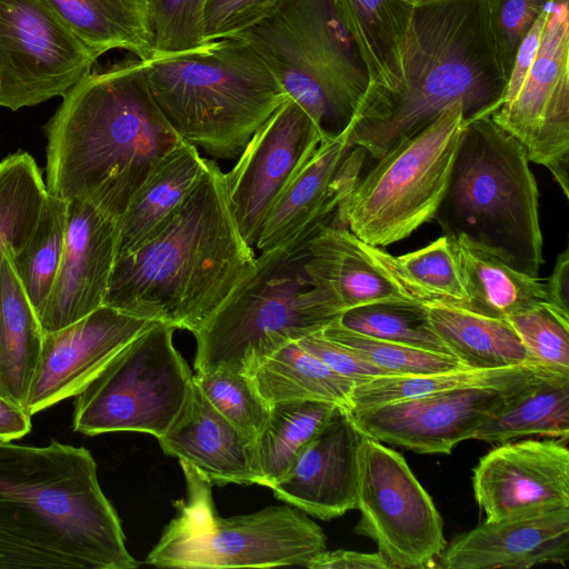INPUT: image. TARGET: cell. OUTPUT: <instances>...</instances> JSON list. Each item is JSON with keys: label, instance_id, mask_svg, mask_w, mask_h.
Segmentation results:
<instances>
[{"label": "cell", "instance_id": "obj_1", "mask_svg": "<svg viewBox=\"0 0 569 569\" xmlns=\"http://www.w3.org/2000/svg\"><path fill=\"white\" fill-rule=\"evenodd\" d=\"M47 130L46 186L119 220L180 137L149 89L141 60L91 71L63 97Z\"/></svg>", "mask_w": 569, "mask_h": 569}, {"label": "cell", "instance_id": "obj_2", "mask_svg": "<svg viewBox=\"0 0 569 569\" xmlns=\"http://www.w3.org/2000/svg\"><path fill=\"white\" fill-rule=\"evenodd\" d=\"M91 452L0 441V569H133Z\"/></svg>", "mask_w": 569, "mask_h": 569}, {"label": "cell", "instance_id": "obj_3", "mask_svg": "<svg viewBox=\"0 0 569 569\" xmlns=\"http://www.w3.org/2000/svg\"><path fill=\"white\" fill-rule=\"evenodd\" d=\"M505 78L489 31L486 0H440L416 7L400 77L368 88L350 123L349 144L373 160L460 103L465 120L491 114Z\"/></svg>", "mask_w": 569, "mask_h": 569}, {"label": "cell", "instance_id": "obj_4", "mask_svg": "<svg viewBox=\"0 0 569 569\" xmlns=\"http://www.w3.org/2000/svg\"><path fill=\"white\" fill-rule=\"evenodd\" d=\"M254 260L232 214L224 172L208 160L177 210L139 248L116 259L104 305L193 333Z\"/></svg>", "mask_w": 569, "mask_h": 569}, {"label": "cell", "instance_id": "obj_5", "mask_svg": "<svg viewBox=\"0 0 569 569\" xmlns=\"http://www.w3.org/2000/svg\"><path fill=\"white\" fill-rule=\"evenodd\" d=\"M142 63L151 94L172 129L216 159L238 157L288 98L238 36Z\"/></svg>", "mask_w": 569, "mask_h": 569}, {"label": "cell", "instance_id": "obj_6", "mask_svg": "<svg viewBox=\"0 0 569 569\" xmlns=\"http://www.w3.org/2000/svg\"><path fill=\"white\" fill-rule=\"evenodd\" d=\"M316 231L256 257L252 269L193 332L196 372L251 375L283 346L340 319L345 311L303 269L307 243Z\"/></svg>", "mask_w": 569, "mask_h": 569}, {"label": "cell", "instance_id": "obj_7", "mask_svg": "<svg viewBox=\"0 0 569 569\" xmlns=\"http://www.w3.org/2000/svg\"><path fill=\"white\" fill-rule=\"evenodd\" d=\"M521 144L491 118L465 122L447 192L435 219L442 234L492 248L538 277L545 262L539 191Z\"/></svg>", "mask_w": 569, "mask_h": 569}, {"label": "cell", "instance_id": "obj_8", "mask_svg": "<svg viewBox=\"0 0 569 569\" xmlns=\"http://www.w3.org/2000/svg\"><path fill=\"white\" fill-rule=\"evenodd\" d=\"M247 41L323 138L348 129L370 79L332 0H279Z\"/></svg>", "mask_w": 569, "mask_h": 569}, {"label": "cell", "instance_id": "obj_9", "mask_svg": "<svg viewBox=\"0 0 569 569\" xmlns=\"http://www.w3.org/2000/svg\"><path fill=\"white\" fill-rule=\"evenodd\" d=\"M180 465L188 503L164 529L146 563L183 569L306 567L326 550L321 527L290 505L219 517L211 502L210 483L191 467Z\"/></svg>", "mask_w": 569, "mask_h": 569}, {"label": "cell", "instance_id": "obj_10", "mask_svg": "<svg viewBox=\"0 0 569 569\" xmlns=\"http://www.w3.org/2000/svg\"><path fill=\"white\" fill-rule=\"evenodd\" d=\"M465 122L462 106L455 103L377 159L348 197L349 230L367 244L383 248L435 219L450 182Z\"/></svg>", "mask_w": 569, "mask_h": 569}, {"label": "cell", "instance_id": "obj_11", "mask_svg": "<svg viewBox=\"0 0 569 569\" xmlns=\"http://www.w3.org/2000/svg\"><path fill=\"white\" fill-rule=\"evenodd\" d=\"M174 328L154 321L76 396L73 431H138L161 437L183 407L191 371L173 346Z\"/></svg>", "mask_w": 569, "mask_h": 569}, {"label": "cell", "instance_id": "obj_12", "mask_svg": "<svg viewBox=\"0 0 569 569\" xmlns=\"http://www.w3.org/2000/svg\"><path fill=\"white\" fill-rule=\"evenodd\" d=\"M355 532L377 543L390 569L435 568L447 546L443 521L403 456L363 436Z\"/></svg>", "mask_w": 569, "mask_h": 569}, {"label": "cell", "instance_id": "obj_13", "mask_svg": "<svg viewBox=\"0 0 569 569\" xmlns=\"http://www.w3.org/2000/svg\"><path fill=\"white\" fill-rule=\"evenodd\" d=\"M97 59L43 0H0V107L63 97Z\"/></svg>", "mask_w": 569, "mask_h": 569}, {"label": "cell", "instance_id": "obj_14", "mask_svg": "<svg viewBox=\"0 0 569 569\" xmlns=\"http://www.w3.org/2000/svg\"><path fill=\"white\" fill-rule=\"evenodd\" d=\"M492 120L546 167L569 197V0H550L540 44L516 96Z\"/></svg>", "mask_w": 569, "mask_h": 569}, {"label": "cell", "instance_id": "obj_15", "mask_svg": "<svg viewBox=\"0 0 569 569\" xmlns=\"http://www.w3.org/2000/svg\"><path fill=\"white\" fill-rule=\"evenodd\" d=\"M322 139L310 116L288 97L224 173L232 214L249 246L256 244L271 208Z\"/></svg>", "mask_w": 569, "mask_h": 569}, {"label": "cell", "instance_id": "obj_16", "mask_svg": "<svg viewBox=\"0 0 569 569\" xmlns=\"http://www.w3.org/2000/svg\"><path fill=\"white\" fill-rule=\"evenodd\" d=\"M522 387L459 389L349 413L363 436L382 443L449 455L459 442L473 439L480 426Z\"/></svg>", "mask_w": 569, "mask_h": 569}, {"label": "cell", "instance_id": "obj_17", "mask_svg": "<svg viewBox=\"0 0 569 569\" xmlns=\"http://www.w3.org/2000/svg\"><path fill=\"white\" fill-rule=\"evenodd\" d=\"M153 322L103 305L64 328L44 332L26 411L32 416L76 397Z\"/></svg>", "mask_w": 569, "mask_h": 569}, {"label": "cell", "instance_id": "obj_18", "mask_svg": "<svg viewBox=\"0 0 569 569\" xmlns=\"http://www.w3.org/2000/svg\"><path fill=\"white\" fill-rule=\"evenodd\" d=\"M350 126L323 138L271 208L254 247L268 251L345 214L348 197L367 154L352 148Z\"/></svg>", "mask_w": 569, "mask_h": 569}, {"label": "cell", "instance_id": "obj_19", "mask_svg": "<svg viewBox=\"0 0 569 569\" xmlns=\"http://www.w3.org/2000/svg\"><path fill=\"white\" fill-rule=\"evenodd\" d=\"M472 487L488 521L533 507L569 506L567 440L499 443L473 468Z\"/></svg>", "mask_w": 569, "mask_h": 569}, {"label": "cell", "instance_id": "obj_20", "mask_svg": "<svg viewBox=\"0 0 569 569\" xmlns=\"http://www.w3.org/2000/svg\"><path fill=\"white\" fill-rule=\"evenodd\" d=\"M117 237V221L93 203L67 201L63 252L39 319L43 333L64 328L104 305Z\"/></svg>", "mask_w": 569, "mask_h": 569}, {"label": "cell", "instance_id": "obj_21", "mask_svg": "<svg viewBox=\"0 0 569 569\" xmlns=\"http://www.w3.org/2000/svg\"><path fill=\"white\" fill-rule=\"evenodd\" d=\"M362 437L349 411L337 407L270 487L274 497L321 520L356 509Z\"/></svg>", "mask_w": 569, "mask_h": 569}, {"label": "cell", "instance_id": "obj_22", "mask_svg": "<svg viewBox=\"0 0 569 569\" xmlns=\"http://www.w3.org/2000/svg\"><path fill=\"white\" fill-rule=\"evenodd\" d=\"M569 558V506H540L485 520L437 558L442 569H527Z\"/></svg>", "mask_w": 569, "mask_h": 569}, {"label": "cell", "instance_id": "obj_23", "mask_svg": "<svg viewBox=\"0 0 569 569\" xmlns=\"http://www.w3.org/2000/svg\"><path fill=\"white\" fill-rule=\"evenodd\" d=\"M157 439L166 455L191 467L210 485H261L256 441L227 420L193 379L180 412Z\"/></svg>", "mask_w": 569, "mask_h": 569}, {"label": "cell", "instance_id": "obj_24", "mask_svg": "<svg viewBox=\"0 0 569 569\" xmlns=\"http://www.w3.org/2000/svg\"><path fill=\"white\" fill-rule=\"evenodd\" d=\"M303 269L343 311L377 302H417L370 254L341 214L308 240ZM421 305V303H420Z\"/></svg>", "mask_w": 569, "mask_h": 569}, {"label": "cell", "instance_id": "obj_25", "mask_svg": "<svg viewBox=\"0 0 569 569\" xmlns=\"http://www.w3.org/2000/svg\"><path fill=\"white\" fill-rule=\"evenodd\" d=\"M451 239L468 295V311L508 319L550 303L545 279L520 271L495 249L463 234Z\"/></svg>", "mask_w": 569, "mask_h": 569}, {"label": "cell", "instance_id": "obj_26", "mask_svg": "<svg viewBox=\"0 0 569 569\" xmlns=\"http://www.w3.org/2000/svg\"><path fill=\"white\" fill-rule=\"evenodd\" d=\"M207 162L198 148L183 139L162 157L117 221L116 259L139 248L177 210Z\"/></svg>", "mask_w": 569, "mask_h": 569}, {"label": "cell", "instance_id": "obj_27", "mask_svg": "<svg viewBox=\"0 0 569 569\" xmlns=\"http://www.w3.org/2000/svg\"><path fill=\"white\" fill-rule=\"evenodd\" d=\"M332 1L366 63L368 88L393 87L416 7L403 0Z\"/></svg>", "mask_w": 569, "mask_h": 569}, {"label": "cell", "instance_id": "obj_28", "mask_svg": "<svg viewBox=\"0 0 569 569\" xmlns=\"http://www.w3.org/2000/svg\"><path fill=\"white\" fill-rule=\"evenodd\" d=\"M66 28L97 58L122 49L137 59L153 57L147 0H43Z\"/></svg>", "mask_w": 569, "mask_h": 569}, {"label": "cell", "instance_id": "obj_29", "mask_svg": "<svg viewBox=\"0 0 569 569\" xmlns=\"http://www.w3.org/2000/svg\"><path fill=\"white\" fill-rule=\"evenodd\" d=\"M42 329L9 259L0 267V396L26 407Z\"/></svg>", "mask_w": 569, "mask_h": 569}, {"label": "cell", "instance_id": "obj_30", "mask_svg": "<svg viewBox=\"0 0 569 569\" xmlns=\"http://www.w3.org/2000/svg\"><path fill=\"white\" fill-rule=\"evenodd\" d=\"M551 372L557 371L537 363H525L498 369L462 368L417 376H382L353 387L349 412L459 389L512 390Z\"/></svg>", "mask_w": 569, "mask_h": 569}, {"label": "cell", "instance_id": "obj_31", "mask_svg": "<svg viewBox=\"0 0 569 569\" xmlns=\"http://www.w3.org/2000/svg\"><path fill=\"white\" fill-rule=\"evenodd\" d=\"M530 436H569V373L541 376L518 391L477 430L473 439L507 442Z\"/></svg>", "mask_w": 569, "mask_h": 569}, {"label": "cell", "instance_id": "obj_32", "mask_svg": "<svg viewBox=\"0 0 569 569\" xmlns=\"http://www.w3.org/2000/svg\"><path fill=\"white\" fill-rule=\"evenodd\" d=\"M426 307L432 330L466 368L498 369L536 363L506 319L448 306Z\"/></svg>", "mask_w": 569, "mask_h": 569}, {"label": "cell", "instance_id": "obj_33", "mask_svg": "<svg viewBox=\"0 0 569 569\" xmlns=\"http://www.w3.org/2000/svg\"><path fill=\"white\" fill-rule=\"evenodd\" d=\"M250 376L270 405L317 400L350 411L349 398L356 385L331 370L297 341L266 358Z\"/></svg>", "mask_w": 569, "mask_h": 569}, {"label": "cell", "instance_id": "obj_34", "mask_svg": "<svg viewBox=\"0 0 569 569\" xmlns=\"http://www.w3.org/2000/svg\"><path fill=\"white\" fill-rule=\"evenodd\" d=\"M375 260L419 303L467 310L468 295L452 239L442 234L426 247L391 256L367 244Z\"/></svg>", "mask_w": 569, "mask_h": 569}, {"label": "cell", "instance_id": "obj_35", "mask_svg": "<svg viewBox=\"0 0 569 569\" xmlns=\"http://www.w3.org/2000/svg\"><path fill=\"white\" fill-rule=\"evenodd\" d=\"M337 407L317 400L271 405L269 419L256 439L262 486L270 488L284 475L298 451L321 429Z\"/></svg>", "mask_w": 569, "mask_h": 569}, {"label": "cell", "instance_id": "obj_36", "mask_svg": "<svg viewBox=\"0 0 569 569\" xmlns=\"http://www.w3.org/2000/svg\"><path fill=\"white\" fill-rule=\"evenodd\" d=\"M48 190L40 168L24 151L0 161V267L31 237Z\"/></svg>", "mask_w": 569, "mask_h": 569}, {"label": "cell", "instance_id": "obj_37", "mask_svg": "<svg viewBox=\"0 0 569 569\" xmlns=\"http://www.w3.org/2000/svg\"><path fill=\"white\" fill-rule=\"evenodd\" d=\"M67 201L48 192L37 226L21 250L9 253L12 268L40 319L60 266Z\"/></svg>", "mask_w": 569, "mask_h": 569}, {"label": "cell", "instance_id": "obj_38", "mask_svg": "<svg viewBox=\"0 0 569 569\" xmlns=\"http://www.w3.org/2000/svg\"><path fill=\"white\" fill-rule=\"evenodd\" d=\"M339 323L356 332L427 351L450 355L432 330L427 307L377 302L346 310ZM452 356V355H451Z\"/></svg>", "mask_w": 569, "mask_h": 569}, {"label": "cell", "instance_id": "obj_39", "mask_svg": "<svg viewBox=\"0 0 569 569\" xmlns=\"http://www.w3.org/2000/svg\"><path fill=\"white\" fill-rule=\"evenodd\" d=\"M192 379L227 420L256 441L269 419L271 405L261 396L250 375L213 370L197 372Z\"/></svg>", "mask_w": 569, "mask_h": 569}, {"label": "cell", "instance_id": "obj_40", "mask_svg": "<svg viewBox=\"0 0 569 569\" xmlns=\"http://www.w3.org/2000/svg\"><path fill=\"white\" fill-rule=\"evenodd\" d=\"M321 333L358 352L389 376H417L466 368L451 355L438 353L378 339L350 330L339 320Z\"/></svg>", "mask_w": 569, "mask_h": 569}, {"label": "cell", "instance_id": "obj_41", "mask_svg": "<svg viewBox=\"0 0 569 569\" xmlns=\"http://www.w3.org/2000/svg\"><path fill=\"white\" fill-rule=\"evenodd\" d=\"M506 320L533 362L569 373V317L547 303Z\"/></svg>", "mask_w": 569, "mask_h": 569}, {"label": "cell", "instance_id": "obj_42", "mask_svg": "<svg viewBox=\"0 0 569 569\" xmlns=\"http://www.w3.org/2000/svg\"><path fill=\"white\" fill-rule=\"evenodd\" d=\"M153 57L192 50L204 44L206 0H147Z\"/></svg>", "mask_w": 569, "mask_h": 569}, {"label": "cell", "instance_id": "obj_43", "mask_svg": "<svg viewBox=\"0 0 569 569\" xmlns=\"http://www.w3.org/2000/svg\"><path fill=\"white\" fill-rule=\"evenodd\" d=\"M549 2L550 0H486L495 54L507 81L521 41Z\"/></svg>", "mask_w": 569, "mask_h": 569}, {"label": "cell", "instance_id": "obj_44", "mask_svg": "<svg viewBox=\"0 0 569 569\" xmlns=\"http://www.w3.org/2000/svg\"><path fill=\"white\" fill-rule=\"evenodd\" d=\"M279 0H206L204 42L234 37L264 18Z\"/></svg>", "mask_w": 569, "mask_h": 569}, {"label": "cell", "instance_id": "obj_45", "mask_svg": "<svg viewBox=\"0 0 569 569\" xmlns=\"http://www.w3.org/2000/svg\"><path fill=\"white\" fill-rule=\"evenodd\" d=\"M303 349L321 360L331 370L359 385L372 378L389 376L352 349L326 338L321 331L297 341Z\"/></svg>", "mask_w": 569, "mask_h": 569}, {"label": "cell", "instance_id": "obj_46", "mask_svg": "<svg viewBox=\"0 0 569 569\" xmlns=\"http://www.w3.org/2000/svg\"><path fill=\"white\" fill-rule=\"evenodd\" d=\"M548 8L549 3L540 17L535 21L517 50L502 102L508 101L516 96L530 69L546 26Z\"/></svg>", "mask_w": 569, "mask_h": 569}, {"label": "cell", "instance_id": "obj_47", "mask_svg": "<svg viewBox=\"0 0 569 569\" xmlns=\"http://www.w3.org/2000/svg\"><path fill=\"white\" fill-rule=\"evenodd\" d=\"M310 569H390L383 556L377 551L365 553L352 550H323L307 566Z\"/></svg>", "mask_w": 569, "mask_h": 569}, {"label": "cell", "instance_id": "obj_48", "mask_svg": "<svg viewBox=\"0 0 569 569\" xmlns=\"http://www.w3.org/2000/svg\"><path fill=\"white\" fill-rule=\"evenodd\" d=\"M549 302L569 317V251L566 248L556 259L552 272L546 280Z\"/></svg>", "mask_w": 569, "mask_h": 569}, {"label": "cell", "instance_id": "obj_49", "mask_svg": "<svg viewBox=\"0 0 569 569\" xmlns=\"http://www.w3.org/2000/svg\"><path fill=\"white\" fill-rule=\"evenodd\" d=\"M31 430V416L21 406L0 396V441L22 438Z\"/></svg>", "mask_w": 569, "mask_h": 569}, {"label": "cell", "instance_id": "obj_50", "mask_svg": "<svg viewBox=\"0 0 569 569\" xmlns=\"http://www.w3.org/2000/svg\"><path fill=\"white\" fill-rule=\"evenodd\" d=\"M403 1L408 2L409 4H411L413 7H420V6H426V4L438 2L440 0H403Z\"/></svg>", "mask_w": 569, "mask_h": 569}]
</instances>
